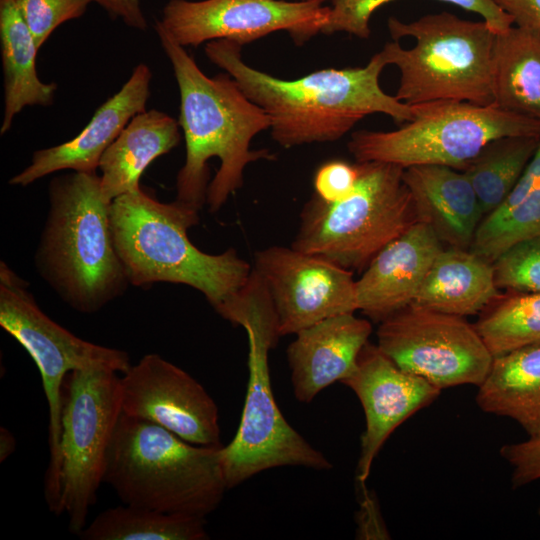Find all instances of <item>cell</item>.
Wrapping results in <instances>:
<instances>
[{
	"label": "cell",
	"instance_id": "9c48e42d",
	"mask_svg": "<svg viewBox=\"0 0 540 540\" xmlns=\"http://www.w3.org/2000/svg\"><path fill=\"white\" fill-rule=\"evenodd\" d=\"M412 119L397 130H360L347 144L356 162L405 168L443 165L463 170L490 141L540 135V121L500 109L455 100L411 105Z\"/></svg>",
	"mask_w": 540,
	"mask_h": 540
},
{
	"label": "cell",
	"instance_id": "cb8c5ba5",
	"mask_svg": "<svg viewBox=\"0 0 540 540\" xmlns=\"http://www.w3.org/2000/svg\"><path fill=\"white\" fill-rule=\"evenodd\" d=\"M0 43L4 80V112L1 135L27 106H49L56 83L40 80L36 57L39 47L15 0H0Z\"/></svg>",
	"mask_w": 540,
	"mask_h": 540
},
{
	"label": "cell",
	"instance_id": "52a82bcc",
	"mask_svg": "<svg viewBox=\"0 0 540 540\" xmlns=\"http://www.w3.org/2000/svg\"><path fill=\"white\" fill-rule=\"evenodd\" d=\"M395 42L379 51L400 71L395 97L411 106L437 100L493 104L492 63L497 34L485 21L441 12L405 23L388 19Z\"/></svg>",
	"mask_w": 540,
	"mask_h": 540
},
{
	"label": "cell",
	"instance_id": "8fae6325",
	"mask_svg": "<svg viewBox=\"0 0 540 540\" xmlns=\"http://www.w3.org/2000/svg\"><path fill=\"white\" fill-rule=\"evenodd\" d=\"M120 373L104 366L70 372L63 385L59 506L79 535L103 483L108 447L122 413Z\"/></svg>",
	"mask_w": 540,
	"mask_h": 540
},
{
	"label": "cell",
	"instance_id": "484cf974",
	"mask_svg": "<svg viewBox=\"0 0 540 540\" xmlns=\"http://www.w3.org/2000/svg\"><path fill=\"white\" fill-rule=\"evenodd\" d=\"M540 143V135L496 138L462 170L469 178L485 216L510 195Z\"/></svg>",
	"mask_w": 540,
	"mask_h": 540
},
{
	"label": "cell",
	"instance_id": "1f68e13d",
	"mask_svg": "<svg viewBox=\"0 0 540 540\" xmlns=\"http://www.w3.org/2000/svg\"><path fill=\"white\" fill-rule=\"evenodd\" d=\"M379 7L380 0H333L321 33L330 35L343 31L359 38H368L370 17Z\"/></svg>",
	"mask_w": 540,
	"mask_h": 540
},
{
	"label": "cell",
	"instance_id": "ab89813d",
	"mask_svg": "<svg viewBox=\"0 0 540 540\" xmlns=\"http://www.w3.org/2000/svg\"><path fill=\"white\" fill-rule=\"evenodd\" d=\"M538 515L540 517V505H539V508H538Z\"/></svg>",
	"mask_w": 540,
	"mask_h": 540
},
{
	"label": "cell",
	"instance_id": "836d02e7",
	"mask_svg": "<svg viewBox=\"0 0 540 540\" xmlns=\"http://www.w3.org/2000/svg\"><path fill=\"white\" fill-rule=\"evenodd\" d=\"M500 454L512 468L514 489L540 479V432L524 441L502 446Z\"/></svg>",
	"mask_w": 540,
	"mask_h": 540
},
{
	"label": "cell",
	"instance_id": "ac0fdd59",
	"mask_svg": "<svg viewBox=\"0 0 540 540\" xmlns=\"http://www.w3.org/2000/svg\"><path fill=\"white\" fill-rule=\"evenodd\" d=\"M443 244L433 229L417 222L384 247L356 280L357 310L381 322L409 306Z\"/></svg>",
	"mask_w": 540,
	"mask_h": 540
},
{
	"label": "cell",
	"instance_id": "d6986e66",
	"mask_svg": "<svg viewBox=\"0 0 540 540\" xmlns=\"http://www.w3.org/2000/svg\"><path fill=\"white\" fill-rule=\"evenodd\" d=\"M371 333V322L354 313L329 317L296 333L286 351L295 398L309 403L347 378Z\"/></svg>",
	"mask_w": 540,
	"mask_h": 540
},
{
	"label": "cell",
	"instance_id": "e0dca14e",
	"mask_svg": "<svg viewBox=\"0 0 540 540\" xmlns=\"http://www.w3.org/2000/svg\"><path fill=\"white\" fill-rule=\"evenodd\" d=\"M151 79L150 68L144 63L138 64L121 89L98 107L74 138L35 151L31 163L9 183L25 187L63 170L96 173L106 149L135 115L146 110Z\"/></svg>",
	"mask_w": 540,
	"mask_h": 540
},
{
	"label": "cell",
	"instance_id": "e575fe53",
	"mask_svg": "<svg viewBox=\"0 0 540 540\" xmlns=\"http://www.w3.org/2000/svg\"><path fill=\"white\" fill-rule=\"evenodd\" d=\"M361 485L362 501L358 511L357 533L358 539H388L389 534L384 525L382 516L379 511V506L374 495H371L365 488V484Z\"/></svg>",
	"mask_w": 540,
	"mask_h": 540
},
{
	"label": "cell",
	"instance_id": "60d3db41",
	"mask_svg": "<svg viewBox=\"0 0 540 540\" xmlns=\"http://www.w3.org/2000/svg\"><path fill=\"white\" fill-rule=\"evenodd\" d=\"M300 1H309V0H300Z\"/></svg>",
	"mask_w": 540,
	"mask_h": 540
},
{
	"label": "cell",
	"instance_id": "7402d4cb",
	"mask_svg": "<svg viewBox=\"0 0 540 540\" xmlns=\"http://www.w3.org/2000/svg\"><path fill=\"white\" fill-rule=\"evenodd\" d=\"M493 262L470 249H442L412 304L457 316L485 310L501 295Z\"/></svg>",
	"mask_w": 540,
	"mask_h": 540
},
{
	"label": "cell",
	"instance_id": "8992f818",
	"mask_svg": "<svg viewBox=\"0 0 540 540\" xmlns=\"http://www.w3.org/2000/svg\"><path fill=\"white\" fill-rule=\"evenodd\" d=\"M222 446L195 445L155 423L121 413L103 482L123 504L206 518L228 490Z\"/></svg>",
	"mask_w": 540,
	"mask_h": 540
},
{
	"label": "cell",
	"instance_id": "d590c367",
	"mask_svg": "<svg viewBox=\"0 0 540 540\" xmlns=\"http://www.w3.org/2000/svg\"><path fill=\"white\" fill-rule=\"evenodd\" d=\"M393 0H380L381 5ZM457 5L465 10L481 15L483 21L496 33L500 34L514 25L513 18L505 12L495 0H440Z\"/></svg>",
	"mask_w": 540,
	"mask_h": 540
},
{
	"label": "cell",
	"instance_id": "277c9868",
	"mask_svg": "<svg viewBox=\"0 0 540 540\" xmlns=\"http://www.w3.org/2000/svg\"><path fill=\"white\" fill-rule=\"evenodd\" d=\"M110 219L117 254L133 286L187 285L214 308L238 292L252 271L233 248L219 254L198 249L188 230L199 223V210L176 199L162 203L140 188L111 202Z\"/></svg>",
	"mask_w": 540,
	"mask_h": 540
},
{
	"label": "cell",
	"instance_id": "4316f807",
	"mask_svg": "<svg viewBox=\"0 0 540 540\" xmlns=\"http://www.w3.org/2000/svg\"><path fill=\"white\" fill-rule=\"evenodd\" d=\"M206 518L123 504L108 508L79 533L82 540H205Z\"/></svg>",
	"mask_w": 540,
	"mask_h": 540
},
{
	"label": "cell",
	"instance_id": "30bf717a",
	"mask_svg": "<svg viewBox=\"0 0 540 540\" xmlns=\"http://www.w3.org/2000/svg\"><path fill=\"white\" fill-rule=\"evenodd\" d=\"M0 326L24 347L40 372L49 412L50 458L44 496L49 506H56L65 379L70 372L91 366L122 374L131 365L129 356L123 350L83 340L53 321L38 306L28 283L4 261L0 263Z\"/></svg>",
	"mask_w": 540,
	"mask_h": 540
},
{
	"label": "cell",
	"instance_id": "7a4b0ae2",
	"mask_svg": "<svg viewBox=\"0 0 540 540\" xmlns=\"http://www.w3.org/2000/svg\"><path fill=\"white\" fill-rule=\"evenodd\" d=\"M204 50L266 112L271 136L284 148L337 141L374 113L397 123L412 119L411 107L380 87L379 77L387 66L380 52L364 67L321 69L285 80L244 62L242 46L235 42L210 41Z\"/></svg>",
	"mask_w": 540,
	"mask_h": 540
},
{
	"label": "cell",
	"instance_id": "7c38bea8",
	"mask_svg": "<svg viewBox=\"0 0 540 540\" xmlns=\"http://www.w3.org/2000/svg\"><path fill=\"white\" fill-rule=\"evenodd\" d=\"M377 346L402 370L444 389L479 386L493 356L474 325L464 317L416 304L383 319Z\"/></svg>",
	"mask_w": 540,
	"mask_h": 540
},
{
	"label": "cell",
	"instance_id": "44dd1931",
	"mask_svg": "<svg viewBox=\"0 0 540 540\" xmlns=\"http://www.w3.org/2000/svg\"><path fill=\"white\" fill-rule=\"evenodd\" d=\"M179 128L178 121L156 109L135 115L99 161L103 199L111 203L123 194L140 189L145 169L179 144Z\"/></svg>",
	"mask_w": 540,
	"mask_h": 540
},
{
	"label": "cell",
	"instance_id": "d6a6232c",
	"mask_svg": "<svg viewBox=\"0 0 540 540\" xmlns=\"http://www.w3.org/2000/svg\"><path fill=\"white\" fill-rule=\"evenodd\" d=\"M359 171L357 163L330 160L323 163L313 179L314 195L327 203L343 200L354 190Z\"/></svg>",
	"mask_w": 540,
	"mask_h": 540
},
{
	"label": "cell",
	"instance_id": "83f0119b",
	"mask_svg": "<svg viewBox=\"0 0 540 540\" xmlns=\"http://www.w3.org/2000/svg\"><path fill=\"white\" fill-rule=\"evenodd\" d=\"M474 324L493 357L540 343V292H510Z\"/></svg>",
	"mask_w": 540,
	"mask_h": 540
},
{
	"label": "cell",
	"instance_id": "6da1fadb",
	"mask_svg": "<svg viewBox=\"0 0 540 540\" xmlns=\"http://www.w3.org/2000/svg\"><path fill=\"white\" fill-rule=\"evenodd\" d=\"M155 31L180 94L186 157L176 178V200L197 210L207 203L214 213L242 187L249 163L275 158L268 149H250L253 138L270 129V118L230 74L207 76L156 22Z\"/></svg>",
	"mask_w": 540,
	"mask_h": 540
},
{
	"label": "cell",
	"instance_id": "2e32d148",
	"mask_svg": "<svg viewBox=\"0 0 540 540\" xmlns=\"http://www.w3.org/2000/svg\"><path fill=\"white\" fill-rule=\"evenodd\" d=\"M341 383L356 394L365 415L356 469V480L365 484L388 437L411 415L430 405L441 389L402 370L369 342L361 350L353 372Z\"/></svg>",
	"mask_w": 540,
	"mask_h": 540
},
{
	"label": "cell",
	"instance_id": "4fadbf2b",
	"mask_svg": "<svg viewBox=\"0 0 540 540\" xmlns=\"http://www.w3.org/2000/svg\"><path fill=\"white\" fill-rule=\"evenodd\" d=\"M324 0H169L156 21L181 46L229 40L241 46L286 31L296 45L321 33Z\"/></svg>",
	"mask_w": 540,
	"mask_h": 540
},
{
	"label": "cell",
	"instance_id": "603a6c76",
	"mask_svg": "<svg viewBox=\"0 0 540 540\" xmlns=\"http://www.w3.org/2000/svg\"><path fill=\"white\" fill-rule=\"evenodd\" d=\"M475 400L484 412L513 419L528 436L538 434L540 343L493 357Z\"/></svg>",
	"mask_w": 540,
	"mask_h": 540
},
{
	"label": "cell",
	"instance_id": "5b68a950",
	"mask_svg": "<svg viewBox=\"0 0 540 540\" xmlns=\"http://www.w3.org/2000/svg\"><path fill=\"white\" fill-rule=\"evenodd\" d=\"M217 313L243 327L248 338L249 377L241 420L232 441L221 447L227 488L281 466L331 469L326 456L287 422L274 398L268 357L281 336L271 296L254 268Z\"/></svg>",
	"mask_w": 540,
	"mask_h": 540
},
{
	"label": "cell",
	"instance_id": "ba28073f",
	"mask_svg": "<svg viewBox=\"0 0 540 540\" xmlns=\"http://www.w3.org/2000/svg\"><path fill=\"white\" fill-rule=\"evenodd\" d=\"M356 163L359 175L349 196L327 203L313 195L303 206L291 246L361 272L419 217L403 167Z\"/></svg>",
	"mask_w": 540,
	"mask_h": 540
},
{
	"label": "cell",
	"instance_id": "5bb4252c",
	"mask_svg": "<svg viewBox=\"0 0 540 540\" xmlns=\"http://www.w3.org/2000/svg\"><path fill=\"white\" fill-rule=\"evenodd\" d=\"M252 266L269 291L280 336L357 310L353 272L324 257L270 246L255 253Z\"/></svg>",
	"mask_w": 540,
	"mask_h": 540
},
{
	"label": "cell",
	"instance_id": "f35d334b",
	"mask_svg": "<svg viewBox=\"0 0 540 540\" xmlns=\"http://www.w3.org/2000/svg\"><path fill=\"white\" fill-rule=\"evenodd\" d=\"M16 440L14 435L5 427L0 428V462L5 461L15 451Z\"/></svg>",
	"mask_w": 540,
	"mask_h": 540
},
{
	"label": "cell",
	"instance_id": "3957f363",
	"mask_svg": "<svg viewBox=\"0 0 540 540\" xmlns=\"http://www.w3.org/2000/svg\"><path fill=\"white\" fill-rule=\"evenodd\" d=\"M48 193L36 270L73 310L98 312L130 285L114 244L111 203L102 197L97 173L57 176Z\"/></svg>",
	"mask_w": 540,
	"mask_h": 540
},
{
	"label": "cell",
	"instance_id": "f546056e",
	"mask_svg": "<svg viewBox=\"0 0 540 540\" xmlns=\"http://www.w3.org/2000/svg\"><path fill=\"white\" fill-rule=\"evenodd\" d=\"M499 289L540 292V234L520 240L493 262Z\"/></svg>",
	"mask_w": 540,
	"mask_h": 540
},
{
	"label": "cell",
	"instance_id": "d4e9b609",
	"mask_svg": "<svg viewBox=\"0 0 540 540\" xmlns=\"http://www.w3.org/2000/svg\"><path fill=\"white\" fill-rule=\"evenodd\" d=\"M493 104L540 121V32L512 26L497 34L492 63Z\"/></svg>",
	"mask_w": 540,
	"mask_h": 540
},
{
	"label": "cell",
	"instance_id": "74e56055",
	"mask_svg": "<svg viewBox=\"0 0 540 540\" xmlns=\"http://www.w3.org/2000/svg\"><path fill=\"white\" fill-rule=\"evenodd\" d=\"M514 25L540 32V0H495Z\"/></svg>",
	"mask_w": 540,
	"mask_h": 540
},
{
	"label": "cell",
	"instance_id": "f1b7e54d",
	"mask_svg": "<svg viewBox=\"0 0 540 540\" xmlns=\"http://www.w3.org/2000/svg\"><path fill=\"white\" fill-rule=\"evenodd\" d=\"M540 234V185L499 218H483L470 250L494 262L514 243Z\"/></svg>",
	"mask_w": 540,
	"mask_h": 540
},
{
	"label": "cell",
	"instance_id": "9a60e30c",
	"mask_svg": "<svg viewBox=\"0 0 540 540\" xmlns=\"http://www.w3.org/2000/svg\"><path fill=\"white\" fill-rule=\"evenodd\" d=\"M122 413L155 423L200 446H222L218 407L205 388L156 353L120 375Z\"/></svg>",
	"mask_w": 540,
	"mask_h": 540
},
{
	"label": "cell",
	"instance_id": "8d00e7d4",
	"mask_svg": "<svg viewBox=\"0 0 540 540\" xmlns=\"http://www.w3.org/2000/svg\"><path fill=\"white\" fill-rule=\"evenodd\" d=\"M111 17L122 20L128 27L145 30L146 18L140 0H94Z\"/></svg>",
	"mask_w": 540,
	"mask_h": 540
},
{
	"label": "cell",
	"instance_id": "4dcf8cb0",
	"mask_svg": "<svg viewBox=\"0 0 540 540\" xmlns=\"http://www.w3.org/2000/svg\"><path fill=\"white\" fill-rule=\"evenodd\" d=\"M40 48L63 23L81 17L94 0H15Z\"/></svg>",
	"mask_w": 540,
	"mask_h": 540
},
{
	"label": "cell",
	"instance_id": "ffe728a7",
	"mask_svg": "<svg viewBox=\"0 0 540 540\" xmlns=\"http://www.w3.org/2000/svg\"><path fill=\"white\" fill-rule=\"evenodd\" d=\"M419 221L429 225L442 244L469 249L482 213L475 190L462 171L443 165L404 169Z\"/></svg>",
	"mask_w": 540,
	"mask_h": 540
}]
</instances>
